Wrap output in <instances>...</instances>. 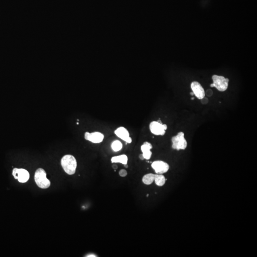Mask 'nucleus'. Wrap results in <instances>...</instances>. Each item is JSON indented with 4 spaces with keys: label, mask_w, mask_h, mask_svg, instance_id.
<instances>
[{
    "label": "nucleus",
    "mask_w": 257,
    "mask_h": 257,
    "mask_svg": "<svg viewBox=\"0 0 257 257\" xmlns=\"http://www.w3.org/2000/svg\"><path fill=\"white\" fill-rule=\"evenodd\" d=\"M155 174L149 173L144 176L143 178V182L146 185H150L152 184L154 181Z\"/></svg>",
    "instance_id": "nucleus-13"
},
{
    "label": "nucleus",
    "mask_w": 257,
    "mask_h": 257,
    "mask_svg": "<svg viewBox=\"0 0 257 257\" xmlns=\"http://www.w3.org/2000/svg\"><path fill=\"white\" fill-rule=\"evenodd\" d=\"M112 168H113V169H114V170H116V169H117L118 168L117 165L116 164H114L113 165H112Z\"/></svg>",
    "instance_id": "nucleus-17"
},
{
    "label": "nucleus",
    "mask_w": 257,
    "mask_h": 257,
    "mask_svg": "<svg viewBox=\"0 0 257 257\" xmlns=\"http://www.w3.org/2000/svg\"><path fill=\"white\" fill-rule=\"evenodd\" d=\"M154 181L157 185L161 187L164 185L166 179L162 174H155Z\"/></svg>",
    "instance_id": "nucleus-14"
},
{
    "label": "nucleus",
    "mask_w": 257,
    "mask_h": 257,
    "mask_svg": "<svg viewBox=\"0 0 257 257\" xmlns=\"http://www.w3.org/2000/svg\"><path fill=\"white\" fill-rule=\"evenodd\" d=\"M191 88L194 94L199 99H203L205 95L204 90L199 83L197 82H192L191 84Z\"/></svg>",
    "instance_id": "nucleus-10"
},
{
    "label": "nucleus",
    "mask_w": 257,
    "mask_h": 257,
    "mask_svg": "<svg viewBox=\"0 0 257 257\" xmlns=\"http://www.w3.org/2000/svg\"><path fill=\"white\" fill-rule=\"evenodd\" d=\"M214 87L220 91H225L228 87L229 80L223 76L214 75L212 76Z\"/></svg>",
    "instance_id": "nucleus-4"
},
{
    "label": "nucleus",
    "mask_w": 257,
    "mask_h": 257,
    "mask_svg": "<svg viewBox=\"0 0 257 257\" xmlns=\"http://www.w3.org/2000/svg\"><path fill=\"white\" fill-rule=\"evenodd\" d=\"M34 180L38 186L42 189L48 188L51 185V182L46 177L45 171L42 168H39L35 171Z\"/></svg>",
    "instance_id": "nucleus-2"
},
{
    "label": "nucleus",
    "mask_w": 257,
    "mask_h": 257,
    "mask_svg": "<svg viewBox=\"0 0 257 257\" xmlns=\"http://www.w3.org/2000/svg\"><path fill=\"white\" fill-rule=\"evenodd\" d=\"M128 160V157L125 154L113 157L111 159L112 163H121L123 165L127 164Z\"/></svg>",
    "instance_id": "nucleus-12"
},
{
    "label": "nucleus",
    "mask_w": 257,
    "mask_h": 257,
    "mask_svg": "<svg viewBox=\"0 0 257 257\" xmlns=\"http://www.w3.org/2000/svg\"><path fill=\"white\" fill-rule=\"evenodd\" d=\"M61 165L65 172L69 175H73L75 173L77 164L76 159L72 155L64 156L61 160Z\"/></svg>",
    "instance_id": "nucleus-1"
},
{
    "label": "nucleus",
    "mask_w": 257,
    "mask_h": 257,
    "mask_svg": "<svg viewBox=\"0 0 257 257\" xmlns=\"http://www.w3.org/2000/svg\"><path fill=\"white\" fill-rule=\"evenodd\" d=\"M149 129L151 133L156 135H164L165 131L167 129L166 124H163L160 120L154 121L149 124Z\"/></svg>",
    "instance_id": "nucleus-5"
},
{
    "label": "nucleus",
    "mask_w": 257,
    "mask_h": 257,
    "mask_svg": "<svg viewBox=\"0 0 257 257\" xmlns=\"http://www.w3.org/2000/svg\"><path fill=\"white\" fill-rule=\"evenodd\" d=\"M13 175L21 183H26L30 178L29 172L24 169L14 168L13 170Z\"/></svg>",
    "instance_id": "nucleus-6"
},
{
    "label": "nucleus",
    "mask_w": 257,
    "mask_h": 257,
    "mask_svg": "<svg viewBox=\"0 0 257 257\" xmlns=\"http://www.w3.org/2000/svg\"><path fill=\"white\" fill-rule=\"evenodd\" d=\"M139 157H140V159H141V160H143L144 158L143 156V154H140V156H139Z\"/></svg>",
    "instance_id": "nucleus-18"
},
{
    "label": "nucleus",
    "mask_w": 257,
    "mask_h": 257,
    "mask_svg": "<svg viewBox=\"0 0 257 257\" xmlns=\"http://www.w3.org/2000/svg\"><path fill=\"white\" fill-rule=\"evenodd\" d=\"M171 141L172 143V149L178 151L185 149L187 146V142L184 138V134L183 132H180L177 135L173 136L171 138Z\"/></svg>",
    "instance_id": "nucleus-3"
},
{
    "label": "nucleus",
    "mask_w": 257,
    "mask_h": 257,
    "mask_svg": "<svg viewBox=\"0 0 257 257\" xmlns=\"http://www.w3.org/2000/svg\"><path fill=\"white\" fill-rule=\"evenodd\" d=\"M152 149V144L148 141L144 143L143 145H141V151L143 152V155L144 159L147 160L150 159L152 155V152L151 151V149Z\"/></svg>",
    "instance_id": "nucleus-11"
},
{
    "label": "nucleus",
    "mask_w": 257,
    "mask_h": 257,
    "mask_svg": "<svg viewBox=\"0 0 257 257\" xmlns=\"http://www.w3.org/2000/svg\"><path fill=\"white\" fill-rule=\"evenodd\" d=\"M191 95H194L193 93H191Z\"/></svg>",
    "instance_id": "nucleus-20"
},
{
    "label": "nucleus",
    "mask_w": 257,
    "mask_h": 257,
    "mask_svg": "<svg viewBox=\"0 0 257 257\" xmlns=\"http://www.w3.org/2000/svg\"><path fill=\"white\" fill-rule=\"evenodd\" d=\"M119 175L122 177H126L127 175V171L124 169H122L119 171Z\"/></svg>",
    "instance_id": "nucleus-16"
},
{
    "label": "nucleus",
    "mask_w": 257,
    "mask_h": 257,
    "mask_svg": "<svg viewBox=\"0 0 257 257\" xmlns=\"http://www.w3.org/2000/svg\"><path fill=\"white\" fill-rule=\"evenodd\" d=\"M111 147L113 151L117 152L122 149V144L120 141H119L118 140H116L112 143Z\"/></svg>",
    "instance_id": "nucleus-15"
},
{
    "label": "nucleus",
    "mask_w": 257,
    "mask_h": 257,
    "mask_svg": "<svg viewBox=\"0 0 257 257\" xmlns=\"http://www.w3.org/2000/svg\"><path fill=\"white\" fill-rule=\"evenodd\" d=\"M114 133L117 136L128 143H131L132 142V139L130 137L129 132L125 128L123 127L118 128L115 131Z\"/></svg>",
    "instance_id": "nucleus-9"
},
{
    "label": "nucleus",
    "mask_w": 257,
    "mask_h": 257,
    "mask_svg": "<svg viewBox=\"0 0 257 257\" xmlns=\"http://www.w3.org/2000/svg\"><path fill=\"white\" fill-rule=\"evenodd\" d=\"M85 140L91 141L94 143H101L103 140L104 136L100 132H94L90 133L86 132L85 134Z\"/></svg>",
    "instance_id": "nucleus-8"
},
{
    "label": "nucleus",
    "mask_w": 257,
    "mask_h": 257,
    "mask_svg": "<svg viewBox=\"0 0 257 257\" xmlns=\"http://www.w3.org/2000/svg\"><path fill=\"white\" fill-rule=\"evenodd\" d=\"M124 167H125L126 168H128V166L127 164H125Z\"/></svg>",
    "instance_id": "nucleus-19"
},
{
    "label": "nucleus",
    "mask_w": 257,
    "mask_h": 257,
    "mask_svg": "<svg viewBox=\"0 0 257 257\" xmlns=\"http://www.w3.org/2000/svg\"><path fill=\"white\" fill-rule=\"evenodd\" d=\"M151 167L158 174H162L167 172L170 169L169 165L162 160H157L153 162L151 164Z\"/></svg>",
    "instance_id": "nucleus-7"
}]
</instances>
